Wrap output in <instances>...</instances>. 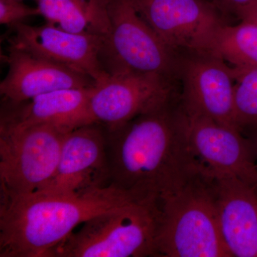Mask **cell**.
Returning <instances> with one entry per match:
<instances>
[{
    "label": "cell",
    "mask_w": 257,
    "mask_h": 257,
    "mask_svg": "<svg viewBox=\"0 0 257 257\" xmlns=\"http://www.w3.org/2000/svg\"><path fill=\"white\" fill-rule=\"evenodd\" d=\"M237 18L239 20H248V21L253 22L257 25V0L253 4L249 5L248 8L243 10Z\"/></svg>",
    "instance_id": "obj_21"
},
{
    "label": "cell",
    "mask_w": 257,
    "mask_h": 257,
    "mask_svg": "<svg viewBox=\"0 0 257 257\" xmlns=\"http://www.w3.org/2000/svg\"><path fill=\"white\" fill-rule=\"evenodd\" d=\"M139 13L177 55L211 52L225 15L211 0H133Z\"/></svg>",
    "instance_id": "obj_9"
},
{
    "label": "cell",
    "mask_w": 257,
    "mask_h": 257,
    "mask_svg": "<svg viewBox=\"0 0 257 257\" xmlns=\"http://www.w3.org/2000/svg\"><path fill=\"white\" fill-rule=\"evenodd\" d=\"M40 15L39 8L24 4L23 0H0V24L13 27L30 17Z\"/></svg>",
    "instance_id": "obj_19"
},
{
    "label": "cell",
    "mask_w": 257,
    "mask_h": 257,
    "mask_svg": "<svg viewBox=\"0 0 257 257\" xmlns=\"http://www.w3.org/2000/svg\"><path fill=\"white\" fill-rule=\"evenodd\" d=\"M69 131L50 124L0 125V192L26 194L46 188Z\"/></svg>",
    "instance_id": "obj_5"
},
{
    "label": "cell",
    "mask_w": 257,
    "mask_h": 257,
    "mask_svg": "<svg viewBox=\"0 0 257 257\" xmlns=\"http://www.w3.org/2000/svg\"><path fill=\"white\" fill-rule=\"evenodd\" d=\"M211 52L233 69L257 68V25L240 20L225 24L216 33Z\"/></svg>",
    "instance_id": "obj_17"
},
{
    "label": "cell",
    "mask_w": 257,
    "mask_h": 257,
    "mask_svg": "<svg viewBox=\"0 0 257 257\" xmlns=\"http://www.w3.org/2000/svg\"><path fill=\"white\" fill-rule=\"evenodd\" d=\"M135 200L111 186L75 195L0 192V257H49L86 221Z\"/></svg>",
    "instance_id": "obj_2"
},
{
    "label": "cell",
    "mask_w": 257,
    "mask_h": 257,
    "mask_svg": "<svg viewBox=\"0 0 257 257\" xmlns=\"http://www.w3.org/2000/svg\"><path fill=\"white\" fill-rule=\"evenodd\" d=\"M158 207L157 256L230 257L218 225L214 176L199 169Z\"/></svg>",
    "instance_id": "obj_3"
},
{
    "label": "cell",
    "mask_w": 257,
    "mask_h": 257,
    "mask_svg": "<svg viewBox=\"0 0 257 257\" xmlns=\"http://www.w3.org/2000/svg\"><path fill=\"white\" fill-rule=\"evenodd\" d=\"M108 186L106 130L92 122L66 135L55 175L40 192L75 195Z\"/></svg>",
    "instance_id": "obj_12"
},
{
    "label": "cell",
    "mask_w": 257,
    "mask_h": 257,
    "mask_svg": "<svg viewBox=\"0 0 257 257\" xmlns=\"http://www.w3.org/2000/svg\"><path fill=\"white\" fill-rule=\"evenodd\" d=\"M110 32L105 59L110 74H154L178 83L179 55L144 20L133 0H107Z\"/></svg>",
    "instance_id": "obj_6"
},
{
    "label": "cell",
    "mask_w": 257,
    "mask_h": 257,
    "mask_svg": "<svg viewBox=\"0 0 257 257\" xmlns=\"http://www.w3.org/2000/svg\"><path fill=\"white\" fill-rule=\"evenodd\" d=\"M178 82L179 103L185 110L239 130L234 72L224 60L209 52L179 54Z\"/></svg>",
    "instance_id": "obj_10"
},
{
    "label": "cell",
    "mask_w": 257,
    "mask_h": 257,
    "mask_svg": "<svg viewBox=\"0 0 257 257\" xmlns=\"http://www.w3.org/2000/svg\"><path fill=\"white\" fill-rule=\"evenodd\" d=\"M10 45L62 64L94 79L96 84L110 77L105 66L106 37L64 31L52 25L24 23L11 27Z\"/></svg>",
    "instance_id": "obj_11"
},
{
    "label": "cell",
    "mask_w": 257,
    "mask_h": 257,
    "mask_svg": "<svg viewBox=\"0 0 257 257\" xmlns=\"http://www.w3.org/2000/svg\"><path fill=\"white\" fill-rule=\"evenodd\" d=\"M232 69L235 121L245 134L257 128V68Z\"/></svg>",
    "instance_id": "obj_18"
},
{
    "label": "cell",
    "mask_w": 257,
    "mask_h": 257,
    "mask_svg": "<svg viewBox=\"0 0 257 257\" xmlns=\"http://www.w3.org/2000/svg\"><path fill=\"white\" fill-rule=\"evenodd\" d=\"M94 87L60 89L18 104H5L0 125L27 127L50 124L72 130L94 122L89 111Z\"/></svg>",
    "instance_id": "obj_15"
},
{
    "label": "cell",
    "mask_w": 257,
    "mask_h": 257,
    "mask_svg": "<svg viewBox=\"0 0 257 257\" xmlns=\"http://www.w3.org/2000/svg\"><path fill=\"white\" fill-rule=\"evenodd\" d=\"M158 203L135 200L79 226L49 257L157 256Z\"/></svg>",
    "instance_id": "obj_4"
},
{
    "label": "cell",
    "mask_w": 257,
    "mask_h": 257,
    "mask_svg": "<svg viewBox=\"0 0 257 257\" xmlns=\"http://www.w3.org/2000/svg\"><path fill=\"white\" fill-rule=\"evenodd\" d=\"M179 110L189 152L201 170L235 176L257 189L256 157L249 140L237 128L202 115Z\"/></svg>",
    "instance_id": "obj_7"
},
{
    "label": "cell",
    "mask_w": 257,
    "mask_h": 257,
    "mask_svg": "<svg viewBox=\"0 0 257 257\" xmlns=\"http://www.w3.org/2000/svg\"><path fill=\"white\" fill-rule=\"evenodd\" d=\"M179 101V96L119 127L105 128L109 186L158 203L199 170L184 137Z\"/></svg>",
    "instance_id": "obj_1"
},
{
    "label": "cell",
    "mask_w": 257,
    "mask_h": 257,
    "mask_svg": "<svg viewBox=\"0 0 257 257\" xmlns=\"http://www.w3.org/2000/svg\"><path fill=\"white\" fill-rule=\"evenodd\" d=\"M243 135L249 140L257 158V128L248 132V133L243 134Z\"/></svg>",
    "instance_id": "obj_22"
},
{
    "label": "cell",
    "mask_w": 257,
    "mask_h": 257,
    "mask_svg": "<svg viewBox=\"0 0 257 257\" xmlns=\"http://www.w3.org/2000/svg\"><path fill=\"white\" fill-rule=\"evenodd\" d=\"M8 72L0 83L5 104L30 100L41 94L65 89L95 87L89 76L10 45Z\"/></svg>",
    "instance_id": "obj_13"
},
{
    "label": "cell",
    "mask_w": 257,
    "mask_h": 257,
    "mask_svg": "<svg viewBox=\"0 0 257 257\" xmlns=\"http://www.w3.org/2000/svg\"><path fill=\"white\" fill-rule=\"evenodd\" d=\"M177 84L157 74L114 72L93 89L91 117L106 130H114L177 99Z\"/></svg>",
    "instance_id": "obj_8"
},
{
    "label": "cell",
    "mask_w": 257,
    "mask_h": 257,
    "mask_svg": "<svg viewBox=\"0 0 257 257\" xmlns=\"http://www.w3.org/2000/svg\"><path fill=\"white\" fill-rule=\"evenodd\" d=\"M225 15H234L238 18L240 13L253 4L256 0H211Z\"/></svg>",
    "instance_id": "obj_20"
},
{
    "label": "cell",
    "mask_w": 257,
    "mask_h": 257,
    "mask_svg": "<svg viewBox=\"0 0 257 257\" xmlns=\"http://www.w3.org/2000/svg\"><path fill=\"white\" fill-rule=\"evenodd\" d=\"M47 24L64 31L107 38L110 19L107 0H37Z\"/></svg>",
    "instance_id": "obj_16"
},
{
    "label": "cell",
    "mask_w": 257,
    "mask_h": 257,
    "mask_svg": "<svg viewBox=\"0 0 257 257\" xmlns=\"http://www.w3.org/2000/svg\"><path fill=\"white\" fill-rule=\"evenodd\" d=\"M213 176L218 225L226 251L230 257H257V189L235 176Z\"/></svg>",
    "instance_id": "obj_14"
}]
</instances>
